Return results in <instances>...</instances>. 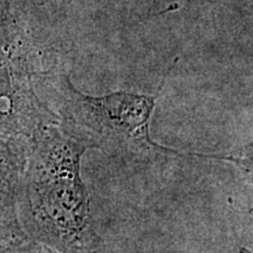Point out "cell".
I'll use <instances>...</instances> for the list:
<instances>
[{"mask_svg": "<svg viewBox=\"0 0 253 253\" xmlns=\"http://www.w3.org/2000/svg\"><path fill=\"white\" fill-rule=\"evenodd\" d=\"M87 150L58 123L41 129L25 150L18 197L21 225L31 239L60 253H101L81 178Z\"/></svg>", "mask_w": 253, "mask_h": 253, "instance_id": "obj_1", "label": "cell"}, {"mask_svg": "<svg viewBox=\"0 0 253 253\" xmlns=\"http://www.w3.org/2000/svg\"><path fill=\"white\" fill-rule=\"evenodd\" d=\"M43 1H45V2H48V1H49V0H43Z\"/></svg>", "mask_w": 253, "mask_h": 253, "instance_id": "obj_6", "label": "cell"}, {"mask_svg": "<svg viewBox=\"0 0 253 253\" xmlns=\"http://www.w3.org/2000/svg\"><path fill=\"white\" fill-rule=\"evenodd\" d=\"M1 253H60L55 250L50 249L49 246L41 244L39 242L31 239L30 237L23 240L19 244L14 245L13 248L6 250Z\"/></svg>", "mask_w": 253, "mask_h": 253, "instance_id": "obj_5", "label": "cell"}, {"mask_svg": "<svg viewBox=\"0 0 253 253\" xmlns=\"http://www.w3.org/2000/svg\"><path fill=\"white\" fill-rule=\"evenodd\" d=\"M36 88L41 101L54 114L60 128L88 149L134 160L198 157L248 167V158L182 153L160 145L150 135L158 93L114 91L101 96L84 93L73 84L66 55L37 75Z\"/></svg>", "mask_w": 253, "mask_h": 253, "instance_id": "obj_2", "label": "cell"}, {"mask_svg": "<svg viewBox=\"0 0 253 253\" xmlns=\"http://www.w3.org/2000/svg\"><path fill=\"white\" fill-rule=\"evenodd\" d=\"M63 53L45 1L0 0V135L26 147L56 119L36 78Z\"/></svg>", "mask_w": 253, "mask_h": 253, "instance_id": "obj_3", "label": "cell"}, {"mask_svg": "<svg viewBox=\"0 0 253 253\" xmlns=\"http://www.w3.org/2000/svg\"><path fill=\"white\" fill-rule=\"evenodd\" d=\"M24 160V150L0 135V253L28 238L18 205Z\"/></svg>", "mask_w": 253, "mask_h": 253, "instance_id": "obj_4", "label": "cell"}]
</instances>
